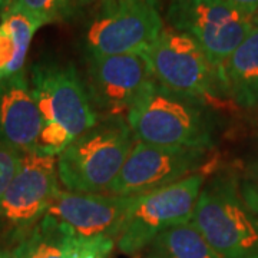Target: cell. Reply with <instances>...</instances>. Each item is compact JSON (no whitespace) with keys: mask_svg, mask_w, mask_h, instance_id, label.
<instances>
[{"mask_svg":"<svg viewBox=\"0 0 258 258\" xmlns=\"http://www.w3.org/2000/svg\"><path fill=\"white\" fill-rule=\"evenodd\" d=\"M29 83L42 116L37 154L57 157L76 137L98 123L85 81L72 63L33 64Z\"/></svg>","mask_w":258,"mask_h":258,"instance_id":"6da1fadb","label":"cell"},{"mask_svg":"<svg viewBox=\"0 0 258 258\" xmlns=\"http://www.w3.org/2000/svg\"><path fill=\"white\" fill-rule=\"evenodd\" d=\"M126 122L134 138L161 147L200 148L215 144V120L208 105L151 79L142 88Z\"/></svg>","mask_w":258,"mask_h":258,"instance_id":"7a4b0ae2","label":"cell"},{"mask_svg":"<svg viewBox=\"0 0 258 258\" xmlns=\"http://www.w3.org/2000/svg\"><path fill=\"white\" fill-rule=\"evenodd\" d=\"M135 142L126 118L99 119L56 157L59 182L75 192H106Z\"/></svg>","mask_w":258,"mask_h":258,"instance_id":"3957f363","label":"cell"},{"mask_svg":"<svg viewBox=\"0 0 258 258\" xmlns=\"http://www.w3.org/2000/svg\"><path fill=\"white\" fill-rule=\"evenodd\" d=\"M191 222L220 257L258 258V215L234 175L218 174L204 182Z\"/></svg>","mask_w":258,"mask_h":258,"instance_id":"277c9868","label":"cell"},{"mask_svg":"<svg viewBox=\"0 0 258 258\" xmlns=\"http://www.w3.org/2000/svg\"><path fill=\"white\" fill-rule=\"evenodd\" d=\"M205 178L197 172L184 179L132 197L116 238L126 255L141 254L151 241L171 227L191 222Z\"/></svg>","mask_w":258,"mask_h":258,"instance_id":"5b68a950","label":"cell"},{"mask_svg":"<svg viewBox=\"0 0 258 258\" xmlns=\"http://www.w3.org/2000/svg\"><path fill=\"white\" fill-rule=\"evenodd\" d=\"M83 35L86 55H144L164 22L157 0H99Z\"/></svg>","mask_w":258,"mask_h":258,"instance_id":"8992f818","label":"cell"},{"mask_svg":"<svg viewBox=\"0 0 258 258\" xmlns=\"http://www.w3.org/2000/svg\"><path fill=\"white\" fill-rule=\"evenodd\" d=\"M152 78L165 88L210 103L224 91L221 75L203 47L184 32L166 29L144 53Z\"/></svg>","mask_w":258,"mask_h":258,"instance_id":"52a82bcc","label":"cell"},{"mask_svg":"<svg viewBox=\"0 0 258 258\" xmlns=\"http://www.w3.org/2000/svg\"><path fill=\"white\" fill-rule=\"evenodd\" d=\"M171 28L192 36L221 75L232 52L254 26L252 19L224 0H174L168 10Z\"/></svg>","mask_w":258,"mask_h":258,"instance_id":"ba28073f","label":"cell"},{"mask_svg":"<svg viewBox=\"0 0 258 258\" xmlns=\"http://www.w3.org/2000/svg\"><path fill=\"white\" fill-rule=\"evenodd\" d=\"M59 189L56 157L25 152L0 201V227L16 240L46 215Z\"/></svg>","mask_w":258,"mask_h":258,"instance_id":"9c48e42d","label":"cell"},{"mask_svg":"<svg viewBox=\"0 0 258 258\" xmlns=\"http://www.w3.org/2000/svg\"><path fill=\"white\" fill-rule=\"evenodd\" d=\"M208 151L200 148L161 147L137 141L119 175L106 192L135 197L174 184L197 174L207 161Z\"/></svg>","mask_w":258,"mask_h":258,"instance_id":"30bf717a","label":"cell"},{"mask_svg":"<svg viewBox=\"0 0 258 258\" xmlns=\"http://www.w3.org/2000/svg\"><path fill=\"white\" fill-rule=\"evenodd\" d=\"M151 79L142 55H86L83 81L99 119L125 118Z\"/></svg>","mask_w":258,"mask_h":258,"instance_id":"8fae6325","label":"cell"},{"mask_svg":"<svg viewBox=\"0 0 258 258\" xmlns=\"http://www.w3.org/2000/svg\"><path fill=\"white\" fill-rule=\"evenodd\" d=\"M132 197L59 189L47 214L64 222L79 237L118 238Z\"/></svg>","mask_w":258,"mask_h":258,"instance_id":"7c38bea8","label":"cell"},{"mask_svg":"<svg viewBox=\"0 0 258 258\" xmlns=\"http://www.w3.org/2000/svg\"><path fill=\"white\" fill-rule=\"evenodd\" d=\"M42 116L26 74L0 81V142L16 151L35 152Z\"/></svg>","mask_w":258,"mask_h":258,"instance_id":"4fadbf2b","label":"cell"},{"mask_svg":"<svg viewBox=\"0 0 258 258\" xmlns=\"http://www.w3.org/2000/svg\"><path fill=\"white\" fill-rule=\"evenodd\" d=\"M224 92L242 108L258 105V25L225 62L221 72Z\"/></svg>","mask_w":258,"mask_h":258,"instance_id":"5bb4252c","label":"cell"},{"mask_svg":"<svg viewBox=\"0 0 258 258\" xmlns=\"http://www.w3.org/2000/svg\"><path fill=\"white\" fill-rule=\"evenodd\" d=\"M42 25L28 15L10 10L0 22V81L25 72L32 39Z\"/></svg>","mask_w":258,"mask_h":258,"instance_id":"9a60e30c","label":"cell"},{"mask_svg":"<svg viewBox=\"0 0 258 258\" xmlns=\"http://www.w3.org/2000/svg\"><path fill=\"white\" fill-rule=\"evenodd\" d=\"M74 237L64 222L46 214L15 240L12 258H68Z\"/></svg>","mask_w":258,"mask_h":258,"instance_id":"2e32d148","label":"cell"},{"mask_svg":"<svg viewBox=\"0 0 258 258\" xmlns=\"http://www.w3.org/2000/svg\"><path fill=\"white\" fill-rule=\"evenodd\" d=\"M141 254L142 258H222L194 227L192 222L162 231Z\"/></svg>","mask_w":258,"mask_h":258,"instance_id":"e0dca14e","label":"cell"},{"mask_svg":"<svg viewBox=\"0 0 258 258\" xmlns=\"http://www.w3.org/2000/svg\"><path fill=\"white\" fill-rule=\"evenodd\" d=\"M79 0H15L10 10H18L37 20L42 26L69 18Z\"/></svg>","mask_w":258,"mask_h":258,"instance_id":"ac0fdd59","label":"cell"},{"mask_svg":"<svg viewBox=\"0 0 258 258\" xmlns=\"http://www.w3.org/2000/svg\"><path fill=\"white\" fill-rule=\"evenodd\" d=\"M116 245L112 237H79L75 234L68 258H108Z\"/></svg>","mask_w":258,"mask_h":258,"instance_id":"d6986e66","label":"cell"},{"mask_svg":"<svg viewBox=\"0 0 258 258\" xmlns=\"http://www.w3.org/2000/svg\"><path fill=\"white\" fill-rule=\"evenodd\" d=\"M22 155L15 148L0 142V201L18 171Z\"/></svg>","mask_w":258,"mask_h":258,"instance_id":"ffe728a7","label":"cell"},{"mask_svg":"<svg viewBox=\"0 0 258 258\" xmlns=\"http://www.w3.org/2000/svg\"><path fill=\"white\" fill-rule=\"evenodd\" d=\"M241 194L247 205L258 215V185L245 179L241 182Z\"/></svg>","mask_w":258,"mask_h":258,"instance_id":"44dd1931","label":"cell"},{"mask_svg":"<svg viewBox=\"0 0 258 258\" xmlns=\"http://www.w3.org/2000/svg\"><path fill=\"white\" fill-rule=\"evenodd\" d=\"M224 2L249 19H254V16L258 13V0H224Z\"/></svg>","mask_w":258,"mask_h":258,"instance_id":"7402d4cb","label":"cell"},{"mask_svg":"<svg viewBox=\"0 0 258 258\" xmlns=\"http://www.w3.org/2000/svg\"><path fill=\"white\" fill-rule=\"evenodd\" d=\"M247 175H248L247 179H249V181H252L254 184L258 185V158L257 159H254V161L248 165V168H247Z\"/></svg>","mask_w":258,"mask_h":258,"instance_id":"603a6c76","label":"cell"},{"mask_svg":"<svg viewBox=\"0 0 258 258\" xmlns=\"http://www.w3.org/2000/svg\"><path fill=\"white\" fill-rule=\"evenodd\" d=\"M15 0H0V16H5L13 6Z\"/></svg>","mask_w":258,"mask_h":258,"instance_id":"cb8c5ba5","label":"cell"},{"mask_svg":"<svg viewBox=\"0 0 258 258\" xmlns=\"http://www.w3.org/2000/svg\"><path fill=\"white\" fill-rule=\"evenodd\" d=\"M0 258H12V249L0 245Z\"/></svg>","mask_w":258,"mask_h":258,"instance_id":"d4e9b609","label":"cell"},{"mask_svg":"<svg viewBox=\"0 0 258 258\" xmlns=\"http://www.w3.org/2000/svg\"><path fill=\"white\" fill-rule=\"evenodd\" d=\"M252 22H254V25H258V13L254 16V19H252Z\"/></svg>","mask_w":258,"mask_h":258,"instance_id":"484cf974","label":"cell"}]
</instances>
